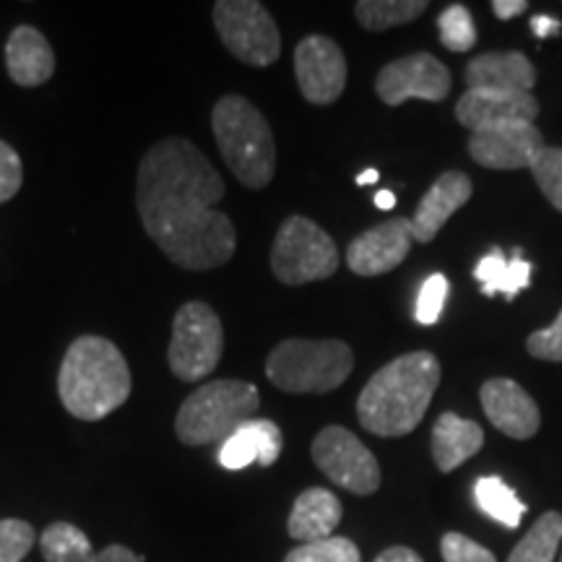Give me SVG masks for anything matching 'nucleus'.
<instances>
[{
	"mask_svg": "<svg viewBox=\"0 0 562 562\" xmlns=\"http://www.w3.org/2000/svg\"><path fill=\"white\" fill-rule=\"evenodd\" d=\"M472 193H474V186L469 175L456 172V170L442 172L440 178L430 186V191L422 195L419 206L409 220L414 240L432 243L456 211L467 206L469 199H472Z\"/></svg>",
	"mask_w": 562,
	"mask_h": 562,
	"instance_id": "17",
	"label": "nucleus"
},
{
	"mask_svg": "<svg viewBox=\"0 0 562 562\" xmlns=\"http://www.w3.org/2000/svg\"><path fill=\"white\" fill-rule=\"evenodd\" d=\"M375 206L381 209V211H391L393 206H396V195H393L391 191H381V193H375Z\"/></svg>",
	"mask_w": 562,
	"mask_h": 562,
	"instance_id": "39",
	"label": "nucleus"
},
{
	"mask_svg": "<svg viewBox=\"0 0 562 562\" xmlns=\"http://www.w3.org/2000/svg\"><path fill=\"white\" fill-rule=\"evenodd\" d=\"M492 11H495L497 19L508 21L513 16H521L524 11H529V3H526V0H495V3H492Z\"/></svg>",
	"mask_w": 562,
	"mask_h": 562,
	"instance_id": "36",
	"label": "nucleus"
},
{
	"mask_svg": "<svg viewBox=\"0 0 562 562\" xmlns=\"http://www.w3.org/2000/svg\"><path fill=\"white\" fill-rule=\"evenodd\" d=\"M440 552L446 562H497L487 547L476 544L474 539L463 537L459 531H451L442 537Z\"/></svg>",
	"mask_w": 562,
	"mask_h": 562,
	"instance_id": "33",
	"label": "nucleus"
},
{
	"mask_svg": "<svg viewBox=\"0 0 562 562\" xmlns=\"http://www.w3.org/2000/svg\"><path fill=\"white\" fill-rule=\"evenodd\" d=\"M480 398L487 419L508 438L529 440L539 432V425H542L539 406L516 381L492 378L482 385Z\"/></svg>",
	"mask_w": 562,
	"mask_h": 562,
	"instance_id": "16",
	"label": "nucleus"
},
{
	"mask_svg": "<svg viewBox=\"0 0 562 562\" xmlns=\"http://www.w3.org/2000/svg\"><path fill=\"white\" fill-rule=\"evenodd\" d=\"M562 542V513L550 510L526 531L508 562H554Z\"/></svg>",
	"mask_w": 562,
	"mask_h": 562,
	"instance_id": "27",
	"label": "nucleus"
},
{
	"mask_svg": "<svg viewBox=\"0 0 562 562\" xmlns=\"http://www.w3.org/2000/svg\"><path fill=\"white\" fill-rule=\"evenodd\" d=\"M5 68L13 83L32 89L42 87L55 74V53L45 34L30 24H21L5 42Z\"/></svg>",
	"mask_w": 562,
	"mask_h": 562,
	"instance_id": "19",
	"label": "nucleus"
},
{
	"mask_svg": "<svg viewBox=\"0 0 562 562\" xmlns=\"http://www.w3.org/2000/svg\"><path fill=\"white\" fill-rule=\"evenodd\" d=\"M40 550L45 562H144L125 544H108L94 552L89 537L79 526L68 521H55L40 533Z\"/></svg>",
	"mask_w": 562,
	"mask_h": 562,
	"instance_id": "20",
	"label": "nucleus"
},
{
	"mask_svg": "<svg viewBox=\"0 0 562 562\" xmlns=\"http://www.w3.org/2000/svg\"><path fill=\"white\" fill-rule=\"evenodd\" d=\"M412 222L389 220L357 235L347 248V266L357 277H381L404 263L412 250Z\"/></svg>",
	"mask_w": 562,
	"mask_h": 562,
	"instance_id": "14",
	"label": "nucleus"
},
{
	"mask_svg": "<svg viewBox=\"0 0 562 562\" xmlns=\"http://www.w3.org/2000/svg\"><path fill=\"white\" fill-rule=\"evenodd\" d=\"M484 446V430L476 422L463 419L459 414H440L432 427V461L442 474H451L461 463L480 453Z\"/></svg>",
	"mask_w": 562,
	"mask_h": 562,
	"instance_id": "23",
	"label": "nucleus"
},
{
	"mask_svg": "<svg viewBox=\"0 0 562 562\" xmlns=\"http://www.w3.org/2000/svg\"><path fill=\"white\" fill-rule=\"evenodd\" d=\"M381 180V175H378V170H364V172H360V178H357V186H372V182H378Z\"/></svg>",
	"mask_w": 562,
	"mask_h": 562,
	"instance_id": "40",
	"label": "nucleus"
},
{
	"mask_svg": "<svg viewBox=\"0 0 562 562\" xmlns=\"http://www.w3.org/2000/svg\"><path fill=\"white\" fill-rule=\"evenodd\" d=\"M375 562H425L417 552L409 550V547H389L378 554Z\"/></svg>",
	"mask_w": 562,
	"mask_h": 562,
	"instance_id": "37",
	"label": "nucleus"
},
{
	"mask_svg": "<svg viewBox=\"0 0 562 562\" xmlns=\"http://www.w3.org/2000/svg\"><path fill=\"white\" fill-rule=\"evenodd\" d=\"M526 349L531 357L544 362H562V311L552 326L539 328L526 339Z\"/></svg>",
	"mask_w": 562,
	"mask_h": 562,
	"instance_id": "34",
	"label": "nucleus"
},
{
	"mask_svg": "<svg viewBox=\"0 0 562 562\" xmlns=\"http://www.w3.org/2000/svg\"><path fill=\"white\" fill-rule=\"evenodd\" d=\"M448 292H451V286H448V279L442 277V273H432V277H427V281L422 284V290L417 294V307H414V318H417V323H422V326H432V323H438L442 315V307H446Z\"/></svg>",
	"mask_w": 562,
	"mask_h": 562,
	"instance_id": "32",
	"label": "nucleus"
},
{
	"mask_svg": "<svg viewBox=\"0 0 562 562\" xmlns=\"http://www.w3.org/2000/svg\"><path fill=\"white\" fill-rule=\"evenodd\" d=\"M531 178L554 209L562 211V149L544 146L531 161Z\"/></svg>",
	"mask_w": 562,
	"mask_h": 562,
	"instance_id": "30",
	"label": "nucleus"
},
{
	"mask_svg": "<svg viewBox=\"0 0 562 562\" xmlns=\"http://www.w3.org/2000/svg\"><path fill=\"white\" fill-rule=\"evenodd\" d=\"M284 562H362V554L351 539L328 537L321 542L294 547Z\"/></svg>",
	"mask_w": 562,
	"mask_h": 562,
	"instance_id": "29",
	"label": "nucleus"
},
{
	"mask_svg": "<svg viewBox=\"0 0 562 562\" xmlns=\"http://www.w3.org/2000/svg\"><path fill=\"white\" fill-rule=\"evenodd\" d=\"M351 370L355 355L339 339H284L266 360L271 385L284 393H331Z\"/></svg>",
	"mask_w": 562,
	"mask_h": 562,
	"instance_id": "6",
	"label": "nucleus"
},
{
	"mask_svg": "<svg viewBox=\"0 0 562 562\" xmlns=\"http://www.w3.org/2000/svg\"><path fill=\"white\" fill-rule=\"evenodd\" d=\"M261 406V393L252 383L224 378L195 389L186 398L175 419V435L182 446H216L229 438L237 427L252 419Z\"/></svg>",
	"mask_w": 562,
	"mask_h": 562,
	"instance_id": "5",
	"label": "nucleus"
},
{
	"mask_svg": "<svg viewBox=\"0 0 562 562\" xmlns=\"http://www.w3.org/2000/svg\"><path fill=\"white\" fill-rule=\"evenodd\" d=\"M131 370L123 351L102 336H79L58 372V396L70 417L100 422L128 402Z\"/></svg>",
	"mask_w": 562,
	"mask_h": 562,
	"instance_id": "3",
	"label": "nucleus"
},
{
	"mask_svg": "<svg viewBox=\"0 0 562 562\" xmlns=\"http://www.w3.org/2000/svg\"><path fill=\"white\" fill-rule=\"evenodd\" d=\"M542 149V131L533 123L495 125L476 131L469 138V154L487 170H529L533 157Z\"/></svg>",
	"mask_w": 562,
	"mask_h": 562,
	"instance_id": "13",
	"label": "nucleus"
},
{
	"mask_svg": "<svg viewBox=\"0 0 562 562\" xmlns=\"http://www.w3.org/2000/svg\"><path fill=\"white\" fill-rule=\"evenodd\" d=\"M440 383V362L430 351H409L383 364L357 398V417L378 438H404L425 419Z\"/></svg>",
	"mask_w": 562,
	"mask_h": 562,
	"instance_id": "2",
	"label": "nucleus"
},
{
	"mask_svg": "<svg viewBox=\"0 0 562 562\" xmlns=\"http://www.w3.org/2000/svg\"><path fill=\"white\" fill-rule=\"evenodd\" d=\"M451 70L438 58L427 53H414L385 66L375 79V94L389 104L398 108L406 100L442 102L451 94Z\"/></svg>",
	"mask_w": 562,
	"mask_h": 562,
	"instance_id": "11",
	"label": "nucleus"
},
{
	"mask_svg": "<svg viewBox=\"0 0 562 562\" xmlns=\"http://www.w3.org/2000/svg\"><path fill=\"white\" fill-rule=\"evenodd\" d=\"M222 199V175L188 138L157 140L140 159L136 178L140 224L180 269L211 271L235 256V224L214 209Z\"/></svg>",
	"mask_w": 562,
	"mask_h": 562,
	"instance_id": "1",
	"label": "nucleus"
},
{
	"mask_svg": "<svg viewBox=\"0 0 562 562\" xmlns=\"http://www.w3.org/2000/svg\"><path fill=\"white\" fill-rule=\"evenodd\" d=\"M531 30L539 40H544V37H554V34L562 30V24L552 16H533L531 19Z\"/></svg>",
	"mask_w": 562,
	"mask_h": 562,
	"instance_id": "38",
	"label": "nucleus"
},
{
	"mask_svg": "<svg viewBox=\"0 0 562 562\" xmlns=\"http://www.w3.org/2000/svg\"><path fill=\"white\" fill-rule=\"evenodd\" d=\"M224 355V326L206 302H186L172 321V339L167 349L172 375L182 383L206 381Z\"/></svg>",
	"mask_w": 562,
	"mask_h": 562,
	"instance_id": "8",
	"label": "nucleus"
},
{
	"mask_svg": "<svg viewBox=\"0 0 562 562\" xmlns=\"http://www.w3.org/2000/svg\"><path fill=\"white\" fill-rule=\"evenodd\" d=\"M438 32L442 47L451 53H467L476 45V26L467 5H448L438 19Z\"/></svg>",
	"mask_w": 562,
	"mask_h": 562,
	"instance_id": "28",
	"label": "nucleus"
},
{
	"mask_svg": "<svg viewBox=\"0 0 562 562\" xmlns=\"http://www.w3.org/2000/svg\"><path fill=\"white\" fill-rule=\"evenodd\" d=\"M537 115L539 102L531 91L467 89V94L456 104V117L472 133L505 123H533Z\"/></svg>",
	"mask_w": 562,
	"mask_h": 562,
	"instance_id": "15",
	"label": "nucleus"
},
{
	"mask_svg": "<svg viewBox=\"0 0 562 562\" xmlns=\"http://www.w3.org/2000/svg\"><path fill=\"white\" fill-rule=\"evenodd\" d=\"M281 448H284V438H281L277 422L252 417L222 442L216 459L227 472H240V469H248L250 463L271 467V463L279 461Z\"/></svg>",
	"mask_w": 562,
	"mask_h": 562,
	"instance_id": "18",
	"label": "nucleus"
},
{
	"mask_svg": "<svg viewBox=\"0 0 562 562\" xmlns=\"http://www.w3.org/2000/svg\"><path fill=\"white\" fill-rule=\"evenodd\" d=\"M37 544V529L21 518H0V562H24Z\"/></svg>",
	"mask_w": 562,
	"mask_h": 562,
	"instance_id": "31",
	"label": "nucleus"
},
{
	"mask_svg": "<svg viewBox=\"0 0 562 562\" xmlns=\"http://www.w3.org/2000/svg\"><path fill=\"white\" fill-rule=\"evenodd\" d=\"M21 182H24L21 157L11 144L0 140V203H9L21 191Z\"/></svg>",
	"mask_w": 562,
	"mask_h": 562,
	"instance_id": "35",
	"label": "nucleus"
},
{
	"mask_svg": "<svg viewBox=\"0 0 562 562\" xmlns=\"http://www.w3.org/2000/svg\"><path fill=\"white\" fill-rule=\"evenodd\" d=\"M211 128L222 159L250 191H261L277 172V144L271 125L245 97L227 94L211 110Z\"/></svg>",
	"mask_w": 562,
	"mask_h": 562,
	"instance_id": "4",
	"label": "nucleus"
},
{
	"mask_svg": "<svg viewBox=\"0 0 562 562\" xmlns=\"http://www.w3.org/2000/svg\"><path fill=\"white\" fill-rule=\"evenodd\" d=\"M474 279L482 284L484 297L503 294L505 300H516V294L531 284V263L524 261L521 248L513 250V258H505L501 248H490L476 263Z\"/></svg>",
	"mask_w": 562,
	"mask_h": 562,
	"instance_id": "24",
	"label": "nucleus"
},
{
	"mask_svg": "<svg viewBox=\"0 0 562 562\" xmlns=\"http://www.w3.org/2000/svg\"><path fill=\"white\" fill-rule=\"evenodd\" d=\"M311 456L315 467L331 480L336 487L351 495H372L381 487V467L364 442L347 427L331 425L315 435Z\"/></svg>",
	"mask_w": 562,
	"mask_h": 562,
	"instance_id": "10",
	"label": "nucleus"
},
{
	"mask_svg": "<svg viewBox=\"0 0 562 562\" xmlns=\"http://www.w3.org/2000/svg\"><path fill=\"white\" fill-rule=\"evenodd\" d=\"M339 269V250L326 229L307 216L281 222L271 248V271L281 284L302 286L334 277Z\"/></svg>",
	"mask_w": 562,
	"mask_h": 562,
	"instance_id": "7",
	"label": "nucleus"
},
{
	"mask_svg": "<svg viewBox=\"0 0 562 562\" xmlns=\"http://www.w3.org/2000/svg\"><path fill=\"white\" fill-rule=\"evenodd\" d=\"M427 9H430L427 0H360L355 5V16L368 32H385L409 24Z\"/></svg>",
	"mask_w": 562,
	"mask_h": 562,
	"instance_id": "25",
	"label": "nucleus"
},
{
	"mask_svg": "<svg viewBox=\"0 0 562 562\" xmlns=\"http://www.w3.org/2000/svg\"><path fill=\"white\" fill-rule=\"evenodd\" d=\"M469 89L492 91H531L537 68L524 53H484L467 66Z\"/></svg>",
	"mask_w": 562,
	"mask_h": 562,
	"instance_id": "22",
	"label": "nucleus"
},
{
	"mask_svg": "<svg viewBox=\"0 0 562 562\" xmlns=\"http://www.w3.org/2000/svg\"><path fill=\"white\" fill-rule=\"evenodd\" d=\"M560 562H562V558H560Z\"/></svg>",
	"mask_w": 562,
	"mask_h": 562,
	"instance_id": "41",
	"label": "nucleus"
},
{
	"mask_svg": "<svg viewBox=\"0 0 562 562\" xmlns=\"http://www.w3.org/2000/svg\"><path fill=\"white\" fill-rule=\"evenodd\" d=\"M341 524V501L331 490L311 487L300 492L297 501L292 505L286 531L294 542L311 544L321 539L334 537L336 526Z\"/></svg>",
	"mask_w": 562,
	"mask_h": 562,
	"instance_id": "21",
	"label": "nucleus"
},
{
	"mask_svg": "<svg viewBox=\"0 0 562 562\" xmlns=\"http://www.w3.org/2000/svg\"><path fill=\"white\" fill-rule=\"evenodd\" d=\"M214 26L222 45L245 66L269 68L279 60V26L258 0H220L214 5Z\"/></svg>",
	"mask_w": 562,
	"mask_h": 562,
	"instance_id": "9",
	"label": "nucleus"
},
{
	"mask_svg": "<svg viewBox=\"0 0 562 562\" xmlns=\"http://www.w3.org/2000/svg\"><path fill=\"white\" fill-rule=\"evenodd\" d=\"M294 74L307 102L331 104L347 87V58L331 37L311 34L294 50Z\"/></svg>",
	"mask_w": 562,
	"mask_h": 562,
	"instance_id": "12",
	"label": "nucleus"
},
{
	"mask_svg": "<svg viewBox=\"0 0 562 562\" xmlns=\"http://www.w3.org/2000/svg\"><path fill=\"white\" fill-rule=\"evenodd\" d=\"M476 505L487 513L492 521L503 524L505 529H518L526 513V505L518 501L516 492L505 484L503 476H482L474 484Z\"/></svg>",
	"mask_w": 562,
	"mask_h": 562,
	"instance_id": "26",
	"label": "nucleus"
}]
</instances>
